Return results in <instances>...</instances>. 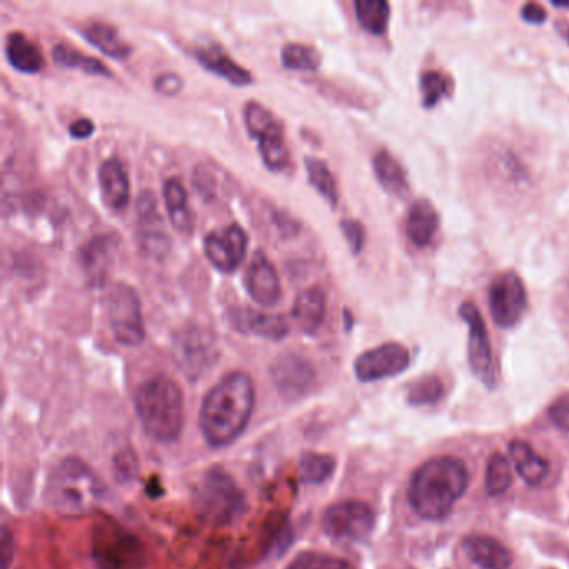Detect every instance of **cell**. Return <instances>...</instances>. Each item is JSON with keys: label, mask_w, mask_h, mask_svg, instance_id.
I'll use <instances>...</instances> for the list:
<instances>
[{"label": "cell", "mask_w": 569, "mask_h": 569, "mask_svg": "<svg viewBox=\"0 0 569 569\" xmlns=\"http://www.w3.org/2000/svg\"><path fill=\"white\" fill-rule=\"evenodd\" d=\"M256 391L251 376L241 371L227 374L206 394L199 413L202 436L212 448L234 443L251 421Z\"/></svg>", "instance_id": "cell-1"}, {"label": "cell", "mask_w": 569, "mask_h": 569, "mask_svg": "<svg viewBox=\"0 0 569 569\" xmlns=\"http://www.w3.org/2000/svg\"><path fill=\"white\" fill-rule=\"evenodd\" d=\"M468 469L456 458H434L414 473L409 484V503L421 518L441 521L468 488Z\"/></svg>", "instance_id": "cell-2"}, {"label": "cell", "mask_w": 569, "mask_h": 569, "mask_svg": "<svg viewBox=\"0 0 569 569\" xmlns=\"http://www.w3.org/2000/svg\"><path fill=\"white\" fill-rule=\"evenodd\" d=\"M137 416L147 436L159 443H174L184 428V394L169 376L159 374L137 389Z\"/></svg>", "instance_id": "cell-3"}, {"label": "cell", "mask_w": 569, "mask_h": 569, "mask_svg": "<svg viewBox=\"0 0 569 569\" xmlns=\"http://www.w3.org/2000/svg\"><path fill=\"white\" fill-rule=\"evenodd\" d=\"M106 494L101 478L81 459H62L47 479L46 498L62 513H84Z\"/></svg>", "instance_id": "cell-4"}, {"label": "cell", "mask_w": 569, "mask_h": 569, "mask_svg": "<svg viewBox=\"0 0 569 569\" xmlns=\"http://www.w3.org/2000/svg\"><path fill=\"white\" fill-rule=\"evenodd\" d=\"M194 506L202 521L211 526H231L244 516L246 494L226 469H207L194 491Z\"/></svg>", "instance_id": "cell-5"}, {"label": "cell", "mask_w": 569, "mask_h": 569, "mask_svg": "<svg viewBox=\"0 0 569 569\" xmlns=\"http://www.w3.org/2000/svg\"><path fill=\"white\" fill-rule=\"evenodd\" d=\"M249 136L257 142V151L264 166L272 172H282L291 164V152L286 144L282 122L261 102L249 101L242 111Z\"/></svg>", "instance_id": "cell-6"}, {"label": "cell", "mask_w": 569, "mask_h": 569, "mask_svg": "<svg viewBox=\"0 0 569 569\" xmlns=\"http://www.w3.org/2000/svg\"><path fill=\"white\" fill-rule=\"evenodd\" d=\"M221 351L209 329L187 324L172 336V358L177 368L191 381L202 378L216 366Z\"/></svg>", "instance_id": "cell-7"}, {"label": "cell", "mask_w": 569, "mask_h": 569, "mask_svg": "<svg viewBox=\"0 0 569 569\" xmlns=\"http://www.w3.org/2000/svg\"><path fill=\"white\" fill-rule=\"evenodd\" d=\"M107 321L117 343L124 346H139L146 339V328L142 319L141 301L136 291L124 282L111 286L106 299Z\"/></svg>", "instance_id": "cell-8"}, {"label": "cell", "mask_w": 569, "mask_h": 569, "mask_svg": "<svg viewBox=\"0 0 569 569\" xmlns=\"http://www.w3.org/2000/svg\"><path fill=\"white\" fill-rule=\"evenodd\" d=\"M374 511L363 501H341L326 509L323 516L324 533L338 543H361L373 533Z\"/></svg>", "instance_id": "cell-9"}, {"label": "cell", "mask_w": 569, "mask_h": 569, "mask_svg": "<svg viewBox=\"0 0 569 569\" xmlns=\"http://www.w3.org/2000/svg\"><path fill=\"white\" fill-rule=\"evenodd\" d=\"M528 309V293L519 274L501 272L489 286V311L499 328L511 329L519 324Z\"/></svg>", "instance_id": "cell-10"}, {"label": "cell", "mask_w": 569, "mask_h": 569, "mask_svg": "<svg viewBox=\"0 0 569 569\" xmlns=\"http://www.w3.org/2000/svg\"><path fill=\"white\" fill-rule=\"evenodd\" d=\"M458 313L466 321L469 328L468 361L471 373L486 388H494L496 373H494L493 349H491V341H489L483 314L479 313L478 306L471 301L461 304Z\"/></svg>", "instance_id": "cell-11"}, {"label": "cell", "mask_w": 569, "mask_h": 569, "mask_svg": "<svg viewBox=\"0 0 569 569\" xmlns=\"http://www.w3.org/2000/svg\"><path fill=\"white\" fill-rule=\"evenodd\" d=\"M269 373L277 393L288 401L306 398L318 379L313 364L296 353L279 354L272 361Z\"/></svg>", "instance_id": "cell-12"}, {"label": "cell", "mask_w": 569, "mask_h": 569, "mask_svg": "<svg viewBox=\"0 0 569 569\" xmlns=\"http://www.w3.org/2000/svg\"><path fill=\"white\" fill-rule=\"evenodd\" d=\"M411 356L406 346L399 343L381 344L361 354L354 363V373L361 383L393 378L408 369Z\"/></svg>", "instance_id": "cell-13"}, {"label": "cell", "mask_w": 569, "mask_h": 569, "mask_svg": "<svg viewBox=\"0 0 569 569\" xmlns=\"http://www.w3.org/2000/svg\"><path fill=\"white\" fill-rule=\"evenodd\" d=\"M249 236L237 224L212 231L204 239V254L217 271L234 272L246 257Z\"/></svg>", "instance_id": "cell-14"}, {"label": "cell", "mask_w": 569, "mask_h": 569, "mask_svg": "<svg viewBox=\"0 0 569 569\" xmlns=\"http://www.w3.org/2000/svg\"><path fill=\"white\" fill-rule=\"evenodd\" d=\"M137 226L139 242L146 256L162 259L171 251V239L167 236L161 212L154 192L144 191L137 197Z\"/></svg>", "instance_id": "cell-15"}, {"label": "cell", "mask_w": 569, "mask_h": 569, "mask_svg": "<svg viewBox=\"0 0 569 569\" xmlns=\"http://www.w3.org/2000/svg\"><path fill=\"white\" fill-rule=\"evenodd\" d=\"M244 288L252 301L262 308H272L281 299V281L276 267L261 251L254 254L244 272Z\"/></svg>", "instance_id": "cell-16"}, {"label": "cell", "mask_w": 569, "mask_h": 569, "mask_svg": "<svg viewBox=\"0 0 569 569\" xmlns=\"http://www.w3.org/2000/svg\"><path fill=\"white\" fill-rule=\"evenodd\" d=\"M229 323L239 333L252 334L269 341H281L289 334V324L286 319L279 314L262 313L256 309H231Z\"/></svg>", "instance_id": "cell-17"}, {"label": "cell", "mask_w": 569, "mask_h": 569, "mask_svg": "<svg viewBox=\"0 0 569 569\" xmlns=\"http://www.w3.org/2000/svg\"><path fill=\"white\" fill-rule=\"evenodd\" d=\"M117 239L111 234L96 236L87 242L79 251L82 271L86 272L87 279L94 286H102L106 282L112 262L116 257Z\"/></svg>", "instance_id": "cell-18"}, {"label": "cell", "mask_w": 569, "mask_h": 569, "mask_svg": "<svg viewBox=\"0 0 569 569\" xmlns=\"http://www.w3.org/2000/svg\"><path fill=\"white\" fill-rule=\"evenodd\" d=\"M463 551L471 563L481 569H509L513 554L498 539L484 534H471L463 539Z\"/></svg>", "instance_id": "cell-19"}, {"label": "cell", "mask_w": 569, "mask_h": 569, "mask_svg": "<svg viewBox=\"0 0 569 569\" xmlns=\"http://www.w3.org/2000/svg\"><path fill=\"white\" fill-rule=\"evenodd\" d=\"M196 59L204 69L231 82L232 86H249L252 82L251 72L232 61L231 56L216 42L197 47Z\"/></svg>", "instance_id": "cell-20"}, {"label": "cell", "mask_w": 569, "mask_h": 569, "mask_svg": "<svg viewBox=\"0 0 569 569\" xmlns=\"http://www.w3.org/2000/svg\"><path fill=\"white\" fill-rule=\"evenodd\" d=\"M294 323L304 334L314 336L324 324L328 314V299L323 289L311 286L299 294L293 304Z\"/></svg>", "instance_id": "cell-21"}, {"label": "cell", "mask_w": 569, "mask_h": 569, "mask_svg": "<svg viewBox=\"0 0 569 569\" xmlns=\"http://www.w3.org/2000/svg\"><path fill=\"white\" fill-rule=\"evenodd\" d=\"M102 199L112 211L126 209L131 199V184L126 167L119 159H107L99 169Z\"/></svg>", "instance_id": "cell-22"}, {"label": "cell", "mask_w": 569, "mask_h": 569, "mask_svg": "<svg viewBox=\"0 0 569 569\" xmlns=\"http://www.w3.org/2000/svg\"><path fill=\"white\" fill-rule=\"evenodd\" d=\"M439 214L428 199H418L409 207L406 236L419 249L428 247L438 234Z\"/></svg>", "instance_id": "cell-23"}, {"label": "cell", "mask_w": 569, "mask_h": 569, "mask_svg": "<svg viewBox=\"0 0 569 569\" xmlns=\"http://www.w3.org/2000/svg\"><path fill=\"white\" fill-rule=\"evenodd\" d=\"M374 176L389 196L404 199L409 194L408 176L398 159L386 151L379 149L373 157Z\"/></svg>", "instance_id": "cell-24"}, {"label": "cell", "mask_w": 569, "mask_h": 569, "mask_svg": "<svg viewBox=\"0 0 569 569\" xmlns=\"http://www.w3.org/2000/svg\"><path fill=\"white\" fill-rule=\"evenodd\" d=\"M162 196H164V204H166L172 226L182 234H191L194 231V214L189 206L184 184L177 177L167 179L162 187Z\"/></svg>", "instance_id": "cell-25"}, {"label": "cell", "mask_w": 569, "mask_h": 569, "mask_svg": "<svg viewBox=\"0 0 569 569\" xmlns=\"http://www.w3.org/2000/svg\"><path fill=\"white\" fill-rule=\"evenodd\" d=\"M509 454L513 459L514 468L524 479V483H528L529 486H539L548 478L549 463L531 448V444L521 439H514L509 443Z\"/></svg>", "instance_id": "cell-26"}, {"label": "cell", "mask_w": 569, "mask_h": 569, "mask_svg": "<svg viewBox=\"0 0 569 569\" xmlns=\"http://www.w3.org/2000/svg\"><path fill=\"white\" fill-rule=\"evenodd\" d=\"M6 56L9 64L24 74H37L46 64L41 49L22 32H12L7 36Z\"/></svg>", "instance_id": "cell-27"}, {"label": "cell", "mask_w": 569, "mask_h": 569, "mask_svg": "<svg viewBox=\"0 0 569 569\" xmlns=\"http://www.w3.org/2000/svg\"><path fill=\"white\" fill-rule=\"evenodd\" d=\"M82 36L106 56L114 57V59H126L131 56V46L122 41L119 32L106 22H94L91 26H87L82 31Z\"/></svg>", "instance_id": "cell-28"}, {"label": "cell", "mask_w": 569, "mask_h": 569, "mask_svg": "<svg viewBox=\"0 0 569 569\" xmlns=\"http://www.w3.org/2000/svg\"><path fill=\"white\" fill-rule=\"evenodd\" d=\"M52 57H54L57 66L77 69V71L86 72L91 76L111 77V71L99 59L82 54L67 44H57L52 49Z\"/></svg>", "instance_id": "cell-29"}, {"label": "cell", "mask_w": 569, "mask_h": 569, "mask_svg": "<svg viewBox=\"0 0 569 569\" xmlns=\"http://www.w3.org/2000/svg\"><path fill=\"white\" fill-rule=\"evenodd\" d=\"M354 11L364 31L373 36H383L388 29L391 7L384 0H356Z\"/></svg>", "instance_id": "cell-30"}, {"label": "cell", "mask_w": 569, "mask_h": 569, "mask_svg": "<svg viewBox=\"0 0 569 569\" xmlns=\"http://www.w3.org/2000/svg\"><path fill=\"white\" fill-rule=\"evenodd\" d=\"M304 166L308 172L309 184L331 204V207L338 206V184L326 162L319 161L316 157H306Z\"/></svg>", "instance_id": "cell-31"}, {"label": "cell", "mask_w": 569, "mask_h": 569, "mask_svg": "<svg viewBox=\"0 0 569 569\" xmlns=\"http://www.w3.org/2000/svg\"><path fill=\"white\" fill-rule=\"evenodd\" d=\"M281 61L282 66L291 71L313 72L321 64V56L314 47L299 42H289L282 47Z\"/></svg>", "instance_id": "cell-32"}, {"label": "cell", "mask_w": 569, "mask_h": 569, "mask_svg": "<svg viewBox=\"0 0 569 569\" xmlns=\"http://www.w3.org/2000/svg\"><path fill=\"white\" fill-rule=\"evenodd\" d=\"M334 469H336V459L329 454L321 453H306L301 458V479L303 483L323 484L333 476Z\"/></svg>", "instance_id": "cell-33"}, {"label": "cell", "mask_w": 569, "mask_h": 569, "mask_svg": "<svg viewBox=\"0 0 569 569\" xmlns=\"http://www.w3.org/2000/svg\"><path fill=\"white\" fill-rule=\"evenodd\" d=\"M513 484V471L508 459L501 454H493L486 468V491L489 496H501Z\"/></svg>", "instance_id": "cell-34"}, {"label": "cell", "mask_w": 569, "mask_h": 569, "mask_svg": "<svg viewBox=\"0 0 569 569\" xmlns=\"http://www.w3.org/2000/svg\"><path fill=\"white\" fill-rule=\"evenodd\" d=\"M443 396L444 386L438 376H423L416 379L408 389V401L413 406L436 404Z\"/></svg>", "instance_id": "cell-35"}, {"label": "cell", "mask_w": 569, "mask_h": 569, "mask_svg": "<svg viewBox=\"0 0 569 569\" xmlns=\"http://www.w3.org/2000/svg\"><path fill=\"white\" fill-rule=\"evenodd\" d=\"M286 569H356L346 559L336 558L331 554L306 551L296 556Z\"/></svg>", "instance_id": "cell-36"}, {"label": "cell", "mask_w": 569, "mask_h": 569, "mask_svg": "<svg viewBox=\"0 0 569 569\" xmlns=\"http://www.w3.org/2000/svg\"><path fill=\"white\" fill-rule=\"evenodd\" d=\"M419 87L423 92V106L426 109H433L443 97L448 96V79L438 71L424 72Z\"/></svg>", "instance_id": "cell-37"}, {"label": "cell", "mask_w": 569, "mask_h": 569, "mask_svg": "<svg viewBox=\"0 0 569 569\" xmlns=\"http://www.w3.org/2000/svg\"><path fill=\"white\" fill-rule=\"evenodd\" d=\"M341 231H343L346 241H348L349 249L354 256H358L363 252L366 246V229L361 222L356 219H343L341 221Z\"/></svg>", "instance_id": "cell-38"}, {"label": "cell", "mask_w": 569, "mask_h": 569, "mask_svg": "<svg viewBox=\"0 0 569 569\" xmlns=\"http://www.w3.org/2000/svg\"><path fill=\"white\" fill-rule=\"evenodd\" d=\"M548 416L559 429L569 433V394H563L548 409Z\"/></svg>", "instance_id": "cell-39"}, {"label": "cell", "mask_w": 569, "mask_h": 569, "mask_svg": "<svg viewBox=\"0 0 569 569\" xmlns=\"http://www.w3.org/2000/svg\"><path fill=\"white\" fill-rule=\"evenodd\" d=\"M184 87V82H182L181 76H177L174 72H166L162 76L157 77L156 82H154V89L162 96H176L182 91Z\"/></svg>", "instance_id": "cell-40"}, {"label": "cell", "mask_w": 569, "mask_h": 569, "mask_svg": "<svg viewBox=\"0 0 569 569\" xmlns=\"http://www.w3.org/2000/svg\"><path fill=\"white\" fill-rule=\"evenodd\" d=\"M521 17H523V21L529 22V24L541 26L548 19V14L539 4H524L523 9H521Z\"/></svg>", "instance_id": "cell-41"}, {"label": "cell", "mask_w": 569, "mask_h": 569, "mask_svg": "<svg viewBox=\"0 0 569 569\" xmlns=\"http://www.w3.org/2000/svg\"><path fill=\"white\" fill-rule=\"evenodd\" d=\"M94 131H96V126L91 119H77L69 126V134L74 139H87L94 134Z\"/></svg>", "instance_id": "cell-42"}, {"label": "cell", "mask_w": 569, "mask_h": 569, "mask_svg": "<svg viewBox=\"0 0 569 569\" xmlns=\"http://www.w3.org/2000/svg\"><path fill=\"white\" fill-rule=\"evenodd\" d=\"M12 556H14V541H12L11 533L7 526L2 528V568L9 569Z\"/></svg>", "instance_id": "cell-43"}, {"label": "cell", "mask_w": 569, "mask_h": 569, "mask_svg": "<svg viewBox=\"0 0 569 569\" xmlns=\"http://www.w3.org/2000/svg\"><path fill=\"white\" fill-rule=\"evenodd\" d=\"M344 318H346V329H351V326H353V318H351V313H349V311H344Z\"/></svg>", "instance_id": "cell-44"}, {"label": "cell", "mask_w": 569, "mask_h": 569, "mask_svg": "<svg viewBox=\"0 0 569 569\" xmlns=\"http://www.w3.org/2000/svg\"><path fill=\"white\" fill-rule=\"evenodd\" d=\"M561 26V34H563L564 39L569 42V26H563V24H559Z\"/></svg>", "instance_id": "cell-45"}, {"label": "cell", "mask_w": 569, "mask_h": 569, "mask_svg": "<svg viewBox=\"0 0 569 569\" xmlns=\"http://www.w3.org/2000/svg\"><path fill=\"white\" fill-rule=\"evenodd\" d=\"M554 7H569V2H558V0H553Z\"/></svg>", "instance_id": "cell-46"}]
</instances>
